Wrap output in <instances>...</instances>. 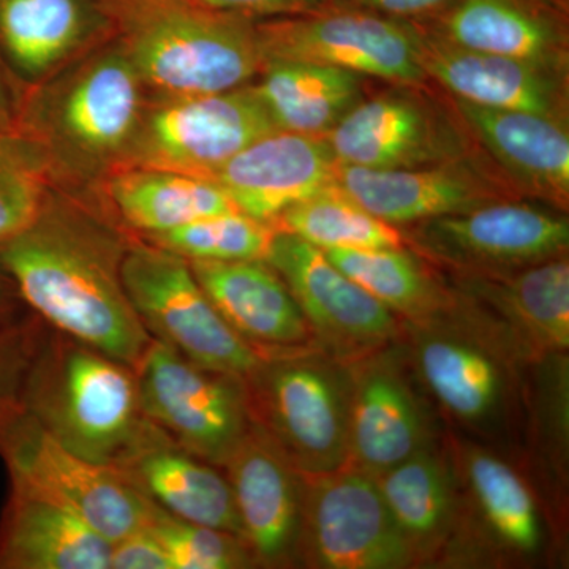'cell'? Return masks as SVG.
I'll return each mask as SVG.
<instances>
[{"instance_id":"cell-25","label":"cell","mask_w":569,"mask_h":569,"mask_svg":"<svg viewBox=\"0 0 569 569\" xmlns=\"http://www.w3.org/2000/svg\"><path fill=\"white\" fill-rule=\"evenodd\" d=\"M565 14L550 0H455L443 13L418 26L467 50L563 71Z\"/></svg>"},{"instance_id":"cell-17","label":"cell","mask_w":569,"mask_h":569,"mask_svg":"<svg viewBox=\"0 0 569 569\" xmlns=\"http://www.w3.org/2000/svg\"><path fill=\"white\" fill-rule=\"evenodd\" d=\"M347 367V463L376 477L437 443L432 415L411 381L400 340Z\"/></svg>"},{"instance_id":"cell-20","label":"cell","mask_w":569,"mask_h":569,"mask_svg":"<svg viewBox=\"0 0 569 569\" xmlns=\"http://www.w3.org/2000/svg\"><path fill=\"white\" fill-rule=\"evenodd\" d=\"M337 168L325 137L277 130L236 153L209 181L238 211L272 224L295 204L336 186Z\"/></svg>"},{"instance_id":"cell-31","label":"cell","mask_w":569,"mask_h":569,"mask_svg":"<svg viewBox=\"0 0 569 569\" xmlns=\"http://www.w3.org/2000/svg\"><path fill=\"white\" fill-rule=\"evenodd\" d=\"M326 257L402 321L445 316L455 291L437 268L410 247L331 249Z\"/></svg>"},{"instance_id":"cell-27","label":"cell","mask_w":569,"mask_h":569,"mask_svg":"<svg viewBox=\"0 0 569 569\" xmlns=\"http://www.w3.org/2000/svg\"><path fill=\"white\" fill-rule=\"evenodd\" d=\"M376 479L417 565L437 561L452 549L462 518V490L449 448L430 445Z\"/></svg>"},{"instance_id":"cell-33","label":"cell","mask_w":569,"mask_h":569,"mask_svg":"<svg viewBox=\"0 0 569 569\" xmlns=\"http://www.w3.org/2000/svg\"><path fill=\"white\" fill-rule=\"evenodd\" d=\"M272 227L321 250L407 246L399 228L356 203L337 182L284 211Z\"/></svg>"},{"instance_id":"cell-15","label":"cell","mask_w":569,"mask_h":569,"mask_svg":"<svg viewBox=\"0 0 569 569\" xmlns=\"http://www.w3.org/2000/svg\"><path fill=\"white\" fill-rule=\"evenodd\" d=\"M142 81L122 44L71 74L51 111L21 110L17 129L52 137L73 159L93 164L126 156L140 126Z\"/></svg>"},{"instance_id":"cell-5","label":"cell","mask_w":569,"mask_h":569,"mask_svg":"<svg viewBox=\"0 0 569 569\" xmlns=\"http://www.w3.org/2000/svg\"><path fill=\"white\" fill-rule=\"evenodd\" d=\"M402 328L411 369L448 418L485 437L508 432L519 417L526 367L452 312Z\"/></svg>"},{"instance_id":"cell-13","label":"cell","mask_w":569,"mask_h":569,"mask_svg":"<svg viewBox=\"0 0 569 569\" xmlns=\"http://www.w3.org/2000/svg\"><path fill=\"white\" fill-rule=\"evenodd\" d=\"M133 370L144 417L179 448L222 467L252 426L241 378L193 365L156 339Z\"/></svg>"},{"instance_id":"cell-18","label":"cell","mask_w":569,"mask_h":569,"mask_svg":"<svg viewBox=\"0 0 569 569\" xmlns=\"http://www.w3.org/2000/svg\"><path fill=\"white\" fill-rule=\"evenodd\" d=\"M336 182L356 203L397 228L523 198L492 160L475 151L402 170L339 164Z\"/></svg>"},{"instance_id":"cell-29","label":"cell","mask_w":569,"mask_h":569,"mask_svg":"<svg viewBox=\"0 0 569 569\" xmlns=\"http://www.w3.org/2000/svg\"><path fill=\"white\" fill-rule=\"evenodd\" d=\"M111 542L58 505L11 488L0 569H110Z\"/></svg>"},{"instance_id":"cell-24","label":"cell","mask_w":569,"mask_h":569,"mask_svg":"<svg viewBox=\"0 0 569 569\" xmlns=\"http://www.w3.org/2000/svg\"><path fill=\"white\" fill-rule=\"evenodd\" d=\"M189 263L220 317L261 356L316 343L305 313L268 261Z\"/></svg>"},{"instance_id":"cell-10","label":"cell","mask_w":569,"mask_h":569,"mask_svg":"<svg viewBox=\"0 0 569 569\" xmlns=\"http://www.w3.org/2000/svg\"><path fill=\"white\" fill-rule=\"evenodd\" d=\"M257 33L264 63L277 59L323 63L419 88L427 81L419 52L421 32L413 22L329 6L260 22Z\"/></svg>"},{"instance_id":"cell-35","label":"cell","mask_w":569,"mask_h":569,"mask_svg":"<svg viewBox=\"0 0 569 569\" xmlns=\"http://www.w3.org/2000/svg\"><path fill=\"white\" fill-rule=\"evenodd\" d=\"M274 234L272 224L234 211L204 217L144 239L187 261H244L266 260Z\"/></svg>"},{"instance_id":"cell-30","label":"cell","mask_w":569,"mask_h":569,"mask_svg":"<svg viewBox=\"0 0 569 569\" xmlns=\"http://www.w3.org/2000/svg\"><path fill=\"white\" fill-rule=\"evenodd\" d=\"M362 77L305 61H268L257 91L277 129L326 137L362 100Z\"/></svg>"},{"instance_id":"cell-14","label":"cell","mask_w":569,"mask_h":569,"mask_svg":"<svg viewBox=\"0 0 569 569\" xmlns=\"http://www.w3.org/2000/svg\"><path fill=\"white\" fill-rule=\"evenodd\" d=\"M266 261L287 283L318 348L337 361L348 365L402 339V320L318 247L276 231Z\"/></svg>"},{"instance_id":"cell-9","label":"cell","mask_w":569,"mask_h":569,"mask_svg":"<svg viewBox=\"0 0 569 569\" xmlns=\"http://www.w3.org/2000/svg\"><path fill=\"white\" fill-rule=\"evenodd\" d=\"M407 247L448 274H500L568 254L560 209L523 198L399 228Z\"/></svg>"},{"instance_id":"cell-32","label":"cell","mask_w":569,"mask_h":569,"mask_svg":"<svg viewBox=\"0 0 569 569\" xmlns=\"http://www.w3.org/2000/svg\"><path fill=\"white\" fill-rule=\"evenodd\" d=\"M110 198L122 222L144 238L204 217L238 211L209 179L157 168L134 167L116 174Z\"/></svg>"},{"instance_id":"cell-26","label":"cell","mask_w":569,"mask_h":569,"mask_svg":"<svg viewBox=\"0 0 569 569\" xmlns=\"http://www.w3.org/2000/svg\"><path fill=\"white\" fill-rule=\"evenodd\" d=\"M116 467L168 515L242 538L233 492L222 468L179 448L156 426Z\"/></svg>"},{"instance_id":"cell-3","label":"cell","mask_w":569,"mask_h":569,"mask_svg":"<svg viewBox=\"0 0 569 569\" xmlns=\"http://www.w3.org/2000/svg\"><path fill=\"white\" fill-rule=\"evenodd\" d=\"M142 84L164 97L241 88L264 67L250 18L186 0H104Z\"/></svg>"},{"instance_id":"cell-28","label":"cell","mask_w":569,"mask_h":569,"mask_svg":"<svg viewBox=\"0 0 569 569\" xmlns=\"http://www.w3.org/2000/svg\"><path fill=\"white\" fill-rule=\"evenodd\" d=\"M110 26L104 0H0V54L18 86L36 84Z\"/></svg>"},{"instance_id":"cell-41","label":"cell","mask_w":569,"mask_h":569,"mask_svg":"<svg viewBox=\"0 0 569 569\" xmlns=\"http://www.w3.org/2000/svg\"><path fill=\"white\" fill-rule=\"evenodd\" d=\"M36 317L22 302L17 287L0 268V336L9 335Z\"/></svg>"},{"instance_id":"cell-2","label":"cell","mask_w":569,"mask_h":569,"mask_svg":"<svg viewBox=\"0 0 569 569\" xmlns=\"http://www.w3.org/2000/svg\"><path fill=\"white\" fill-rule=\"evenodd\" d=\"M22 408L82 458L118 466L149 436L132 367L43 323Z\"/></svg>"},{"instance_id":"cell-39","label":"cell","mask_w":569,"mask_h":569,"mask_svg":"<svg viewBox=\"0 0 569 569\" xmlns=\"http://www.w3.org/2000/svg\"><path fill=\"white\" fill-rule=\"evenodd\" d=\"M201 9L238 14V17L280 18L309 13L332 6V0H186Z\"/></svg>"},{"instance_id":"cell-1","label":"cell","mask_w":569,"mask_h":569,"mask_svg":"<svg viewBox=\"0 0 569 569\" xmlns=\"http://www.w3.org/2000/svg\"><path fill=\"white\" fill-rule=\"evenodd\" d=\"M126 242L110 228L51 198L39 219L0 246V268L33 316L132 367L152 337L123 288Z\"/></svg>"},{"instance_id":"cell-36","label":"cell","mask_w":569,"mask_h":569,"mask_svg":"<svg viewBox=\"0 0 569 569\" xmlns=\"http://www.w3.org/2000/svg\"><path fill=\"white\" fill-rule=\"evenodd\" d=\"M171 569H241L254 567L244 539L212 527L174 518L156 507L151 522Z\"/></svg>"},{"instance_id":"cell-37","label":"cell","mask_w":569,"mask_h":569,"mask_svg":"<svg viewBox=\"0 0 569 569\" xmlns=\"http://www.w3.org/2000/svg\"><path fill=\"white\" fill-rule=\"evenodd\" d=\"M43 321L33 317L21 328L0 336V432L21 413L26 372Z\"/></svg>"},{"instance_id":"cell-19","label":"cell","mask_w":569,"mask_h":569,"mask_svg":"<svg viewBox=\"0 0 569 569\" xmlns=\"http://www.w3.org/2000/svg\"><path fill=\"white\" fill-rule=\"evenodd\" d=\"M220 468L233 492L242 539L254 567L296 565L301 473L253 422Z\"/></svg>"},{"instance_id":"cell-11","label":"cell","mask_w":569,"mask_h":569,"mask_svg":"<svg viewBox=\"0 0 569 569\" xmlns=\"http://www.w3.org/2000/svg\"><path fill=\"white\" fill-rule=\"evenodd\" d=\"M451 312L488 336L520 366L569 348L568 254L500 274H448Z\"/></svg>"},{"instance_id":"cell-12","label":"cell","mask_w":569,"mask_h":569,"mask_svg":"<svg viewBox=\"0 0 569 569\" xmlns=\"http://www.w3.org/2000/svg\"><path fill=\"white\" fill-rule=\"evenodd\" d=\"M277 130L257 86L164 97L142 116L126 156L134 167L209 179L236 153Z\"/></svg>"},{"instance_id":"cell-40","label":"cell","mask_w":569,"mask_h":569,"mask_svg":"<svg viewBox=\"0 0 569 569\" xmlns=\"http://www.w3.org/2000/svg\"><path fill=\"white\" fill-rule=\"evenodd\" d=\"M455 0H332V6L353 7L381 17L422 24L443 13Z\"/></svg>"},{"instance_id":"cell-42","label":"cell","mask_w":569,"mask_h":569,"mask_svg":"<svg viewBox=\"0 0 569 569\" xmlns=\"http://www.w3.org/2000/svg\"><path fill=\"white\" fill-rule=\"evenodd\" d=\"M21 103L20 86L11 77L0 54V134L17 129Z\"/></svg>"},{"instance_id":"cell-8","label":"cell","mask_w":569,"mask_h":569,"mask_svg":"<svg viewBox=\"0 0 569 569\" xmlns=\"http://www.w3.org/2000/svg\"><path fill=\"white\" fill-rule=\"evenodd\" d=\"M301 527L296 565L320 569L417 567L373 475L350 463L301 475Z\"/></svg>"},{"instance_id":"cell-22","label":"cell","mask_w":569,"mask_h":569,"mask_svg":"<svg viewBox=\"0 0 569 569\" xmlns=\"http://www.w3.org/2000/svg\"><path fill=\"white\" fill-rule=\"evenodd\" d=\"M449 449L467 500L462 501L456 545L475 535L481 545L507 556H535L542 545L541 512L526 478L478 443L455 440Z\"/></svg>"},{"instance_id":"cell-38","label":"cell","mask_w":569,"mask_h":569,"mask_svg":"<svg viewBox=\"0 0 569 569\" xmlns=\"http://www.w3.org/2000/svg\"><path fill=\"white\" fill-rule=\"evenodd\" d=\"M110 569H171L162 542L146 526L112 542Z\"/></svg>"},{"instance_id":"cell-21","label":"cell","mask_w":569,"mask_h":569,"mask_svg":"<svg viewBox=\"0 0 569 569\" xmlns=\"http://www.w3.org/2000/svg\"><path fill=\"white\" fill-rule=\"evenodd\" d=\"M418 28L421 32L419 52L427 78L440 82L455 99L478 107L535 112L567 121L563 71L467 50L421 26Z\"/></svg>"},{"instance_id":"cell-16","label":"cell","mask_w":569,"mask_h":569,"mask_svg":"<svg viewBox=\"0 0 569 569\" xmlns=\"http://www.w3.org/2000/svg\"><path fill=\"white\" fill-rule=\"evenodd\" d=\"M400 86L356 104L326 134L339 164L402 170L448 162L475 151L470 132L415 89Z\"/></svg>"},{"instance_id":"cell-34","label":"cell","mask_w":569,"mask_h":569,"mask_svg":"<svg viewBox=\"0 0 569 569\" xmlns=\"http://www.w3.org/2000/svg\"><path fill=\"white\" fill-rule=\"evenodd\" d=\"M48 149L21 130L0 134V246L31 227L50 200Z\"/></svg>"},{"instance_id":"cell-6","label":"cell","mask_w":569,"mask_h":569,"mask_svg":"<svg viewBox=\"0 0 569 569\" xmlns=\"http://www.w3.org/2000/svg\"><path fill=\"white\" fill-rule=\"evenodd\" d=\"M11 488L58 505L112 542L149 526L156 505L121 470L71 451L24 410L0 432Z\"/></svg>"},{"instance_id":"cell-7","label":"cell","mask_w":569,"mask_h":569,"mask_svg":"<svg viewBox=\"0 0 569 569\" xmlns=\"http://www.w3.org/2000/svg\"><path fill=\"white\" fill-rule=\"evenodd\" d=\"M123 288L152 339L193 365L244 380L263 356L236 335L209 301L186 258L153 244L123 253Z\"/></svg>"},{"instance_id":"cell-23","label":"cell","mask_w":569,"mask_h":569,"mask_svg":"<svg viewBox=\"0 0 569 569\" xmlns=\"http://www.w3.org/2000/svg\"><path fill=\"white\" fill-rule=\"evenodd\" d=\"M456 112L522 197L567 209L569 137L559 119L496 110L455 99Z\"/></svg>"},{"instance_id":"cell-4","label":"cell","mask_w":569,"mask_h":569,"mask_svg":"<svg viewBox=\"0 0 569 569\" xmlns=\"http://www.w3.org/2000/svg\"><path fill=\"white\" fill-rule=\"evenodd\" d=\"M250 419L301 475L348 462L350 372L317 343L264 355L242 380Z\"/></svg>"}]
</instances>
